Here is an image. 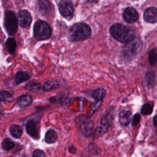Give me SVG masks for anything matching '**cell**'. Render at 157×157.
Here are the masks:
<instances>
[{
    "instance_id": "cell-13",
    "label": "cell",
    "mask_w": 157,
    "mask_h": 157,
    "mask_svg": "<svg viewBox=\"0 0 157 157\" xmlns=\"http://www.w3.org/2000/svg\"><path fill=\"white\" fill-rule=\"evenodd\" d=\"M37 6L40 13L43 15L48 14L51 10V4L48 0H39Z\"/></svg>"
},
{
    "instance_id": "cell-18",
    "label": "cell",
    "mask_w": 157,
    "mask_h": 157,
    "mask_svg": "<svg viewBox=\"0 0 157 157\" xmlns=\"http://www.w3.org/2000/svg\"><path fill=\"white\" fill-rule=\"evenodd\" d=\"M106 91L104 88H99L95 90L93 93V97L96 101H102V99L105 96Z\"/></svg>"
},
{
    "instance_id": "cell-29",
    "label": "cell",
    "mask_w": 157,
    "mask_h": 157,
    "mask_svg": "<svg viewBox=\"0 0 157 157\" xmlns=\"http://www.w3.org/2000/svg\"><path fill=\"white\" fill-rule=\"evenodd\" d=\"M140 117L139 114H135L132 118V124L133 126H136L139 124V123L140 122Z\"/></svg>"
},
{
    "instance_id": "cell-7",
    "label": "cell",
    "mask_w": 157,
    "mask_h": 157,
    "mask_svg": "<svg viewBox=\"0 0 157 157\" xmlns=\"http://www.w3.org/2000/svg\"><path fill=\"white\" fill-rule=\"evenodd\" d=\"M140 47V42L138 40H133L124 47L123 50L124 55L127 58H131L137 54Z\"/></svg>"
},
{
    "instance_id": "cell-19",
    "label": "cell",
    "mask_w": 157,
    "mask_h": 157,
    "mask_svg": "<svg viewBox=\"0 0 157 157\" xmlns=\"http://www.w3.org/2000/svg\"><path fill=\"white\" fill-rule=\"evenodd\" d=\"M9 130L11 135L15 138H20L23 133L21 128L17 124L11 125Z\"/></svg>"
},
{
    "instance_id": "cell-16",
    "label": "cell",
    "mask_w": 157,
    "mask_h": 157,
    "mask_svg": "<svg viewBox=\"0 0 157 157\" xmlns=\"http://www.w3.org/2000/svg\"><path fill=\"white\" fill-rule=\"evenodd\" d=\"M30 76L28 72L25 71H19L15 75V81L17 84H20L28 80Z\"/></svg>"
},
{
    "instance_id": "cell-11",
    "label": "cell",
    "mask_w": 157,
    "mask_h": 157,
    "mask_svg": "<svg viewBox=\"0 0 157 157\" xmlns=\"http://www.w3.org/2000/svg\"><path fill=\"white\" fill-rule=\"evenodd\" d=\"M26 131L27 134L31 137L37 139L39 138V133L36 123L33 121H29L26 125Z\"/></svg>"
},
{
    "instance_id": "cell-14",
    "label": "cell",
    "mask_w": 157,
    "mask_h": 157,
    "mask_svg": "<svg viewBox=\"0 0 157 157\" xmlns=\"http://www.w3.org/2000/svg\"><path fill=\"white\" fill-rule=\"evenodd\" d=\"M155 74L153 71H148L146 72L144 77L145 85L148 88H151L155 82Z\"/></svg>"
},
{
    "instance_id": "cell-15",
    "label": "cell",
    "mask_w": 157,
    "mask_h": 157,
    "mask_svg": "<svg viewBox=\"0 0 157 157\" xmlns=\"http://www.w3.org/2000/svg\"><path fill=\"white\" fill-rule=\"evenodd\" d=\"M58 139V134L55 130L49 129L47 131L45 135V141L47 144H53Z\"/></svg>"
},
{
    "instance_id": "cell-5",
    "label": "cell",
    "mask_w": 157,
    "mask_h": 157,
    "mask_svg": "<svg viewBox=\"0 0 157 157\" xmlns=\"http://www.w3.org/2000/svg\"><path fill=\"white\" fill-rule=\"evenodd\" d=\"M79 128L82 133L85 137H89L91 135L93 131L94 123L86 116H81L79 117Z\"/></svg>"
},
{
    "instance_id": "cell-20",
    "label": "cell",
    "mask_w": 157,
    "mask_h": 157,
    "mask_svg": "<svg viewBox=\"0 0 157 157\" xmlns=\"http://www.w3.org/2000/svg\"><path fill=\"white\" fill-rule=\"evenodd\" d=\"M59 84L56 80L48 81V82H46L44 84L42 88H43L44 91H51L52 90L58 88L59 87Z\"/></svg>"
},
{
    "instance_id": "cell-32",
    "label": "cell",
    "mask_w": 157,
    "mask_h": 157,
    "mask_svg": "<svg viewBox=\"0 0 157 157\" xmlns=\"http://www.w3.org/2000/svg\"><path fill=\"white\" fill-rule=\"evenodd\" d=\"M153 124L155 126H157V115L153 118Z\"/></svg>"
},
{
    "instance_id": "cell-33",
    "label": "cell",
    "mask_w": 157,
    "mask_h": 157,
    "mask_svg": "<svg viewBox=\"0 0 157 157\" xmlns=\"http://www.w3.org/2000/svg\"><path fill=\"white\" fill-rule=\"evenodd\" d=\"M88 2H91V3H96L98 2V0H86Z\"/></svg>"
},
{
    "instance_id": "cell-1",
    "label": "cell",
    "mask_w": 157,
    "mask_h": 157,
    "mask_svg": "<svg viewBox=\"0 0 157 157\" xmlns=\"http://www.w3.org/2000/svg\"><path fill=\"white\" fill-rule=\"evenodd\" d=\"M110 33L114 39L123 43H128L133 40L135 37L134 33L132 29L118 23L111 26Z\"/></svg>"
},
{
    "instance_id": "cell-4",
    "label": "cell",
    "mask_w": 157,
    "mask_h": 157,
    "mask_svg": "<svg viewBox=\"0 0 157 157\" xmlns=\"http://www.w3.org/2000/svg\"><path fill=\"white\" fill-rule=\"evenodd\" d=\"M4 26L9 34L13 35L16 33L18 28V21L12 12L8 11L6 13Z\"/></svg>"
},
{
    "instance_id": "cell-24",
    "label": "cell",
    "mask_w": 157,
    "mask_h": 157,
    "mask_svg": "<svg viewBox=\"0 0 157 157\" xmlns=\"http://www.w3.org/2000/svg\"><path fill=\"white\" fill-rule=\"evenodd\" d=\"M40 83L34 82V81H32L31 82H29L26 86L25 88L28 90H29L32 91H39L40 89Z\"/></svg>"
},
{
    "instance_id": "cell-27",
    "label": "cell",
    "mask_w": 157,
    "mask_h": 157,
    "mask_svg": "<svg viewBox=\"0 0 157 157\" xmlns=\"http://www.w3.org/2000/svg\"><path fill=\"white\" fill-rule=\"evenodd\" d=\"M10 96H11V94L9 91H4V90L1 91L0 97H1V101H4L7 100Z\"/></svg>"
},
{
    "instance_id": "cell-35",
    "label": "cell",
    "mask_w": 157,
    "mask_h": 157,
    "mask_svg": "<svg viewBox=\"0 0 157 157\" xmlns=\"http://www.w3.org/2000/svg\"><path fill=\"white\" fill-rule=\"evenodd\" d=\"M10 157H12V156H10Z\"/></svg>"
},
{
    "instance_id": "cell-2",
    "label": "cell",
    "mask_w": 157,
    "mask_h": 157,
    "mask_svg": "<svg viewBox=\"0 0 157 157\" xmlns=\"http://www.w3.org/2000/svg\"><path fill=\"white\" fill-rule=\"evenodd\" d=\"M91 34L90 28L85 23H79L72 26L69 31V36L71 40L78 41L88 38Z\"/></svg>"
},
{
    "instance_id": "cell-30",
    "label": "cell",
    "mask_w": 157,
    "mask_h": 157,
    "mask_svg": "<svg viewBox=\"0 0 157 157\" xmlns=\"http://www.w3.org/2000/svg\"><path fill=\"white\" fill-rule=\"evenodd\" d=\"M44 155V151L39 149L35 150L33 153V157H43Z\"/></svg>"
},
{
    "instance_id": "cell-28",
    "label": "cell",
    "mask_w": 157,
    "mask_h": 157,
    "mask_svg": "<svg viewBox=\"0 0 157 157\" xmlns=\"http://www.w3.org/2000/svg\"><path fill=\"white\" fill-rule=\"evenodd\" d=\"M101 103H102V101H96V102L91 104V110L92 113H94L100 107Z\"/></svg>"
},
{
    "instance_id": "cell-21",
    "label": "cell",
    "mask_w": 157,
    "mask_h": 157,
    "mask_svg": "<svg viewBox=\"0 0 157 157\" xmlns=\"http://www.w3.org/2000/svg\"><path fill=\"white\" fill-rule=\"evenodd\" d=\"M6 45L9 52L11 54H14L16 50V42L13 38H9L6 42Z\"/></svg>"
},
{
    "instance_id": "cell-25",
    "label": "cell",
    "mask_w": 157,
    "mask_h": 157,
    "mask_svg": "<svg viewBox=\"0 0 157 157\" xmlns=\"http://www.w3.org/2000/svg\"><path fill=\"white\" fill-rule=\"evenodd\" d=\"M153 111V107L150 104H145L141 108V112L143 115H147L151 113Z\"/></svg>"
},
{
    "instance_id": "cell-17",
    "label": "cell",
    "mask_w": 157,
    "mask_h": 157,
    "mask_svg": "<svg viewBox=\"0 0 157 157\" xmlns=\"http://www.w3.org/2000/svg\"><path fill=\"white\" fill-rule=\"evenodd\" d=\"M33 102V98L30 95L25 94L21 96L18 101V104L21 107H27L31 104Z\"/></svg>"
},
{
    "instance_id": "cell-10",
    "label": "cell",
    "mask_w": 157,
    "mask_h": 157,
    "mask_svg": "<svg viewBox=\"0 0 157 157\" xmlns=\"http://www.w3.org/2000/svg\"><path fill=\"white\" fill-rule=\"evenodd\" d=\"M144 18L148 23L156 22L157 21V9L155 7L147 9L144 13Z\"/></svg>"
},
{
    "instance_id": "cell-26",
    "label": "cell",
    "mask_w": 157,
    "mask_h": 157,
    "mask_svg": "<svg viewBox=\"0 0 157 157\" xmlns=\"http://www.w3.org/2000/svg\"><path fill=\"white\" fill-rule=\"evenodd\" d=\"M88 150L89 153L91 155H97L98 153V147L93 142L89 144L88 146Z\"/></svg>"
},
{
    "instance_id": "cell-23",
    "label": "cell",
    "mask_w": 157,
    "mask_h": 157,
    "mask_svg": "<svg viewBox=\"0 0 157 157\" xmlns=\"http://www.w3.org/2000/svg\"><path fill=\"white\" fill-rule=\"evenodd\" d=\"M148 60L151 65H155L157 63V50L153 48L149 53Z\"/></svg>"
},
{
    "instance_id": "cell-8",
    "label": "cell",
    "mask_w": 157,
    "mask_h": 157,
    "mask_svg": "<svg viewBox=\"0 0 157 157\" xmlns=\"http://www.w3.org/2000/svg\"><path fill=\"white\" fill-rule=\"evenodd\" d=\"M123 18L127 23H134L138 19V13L132 7H127L123 12Z\"/></svg>"
},
{
    "instance_id": "cell-9",
    "label": "cell",
    "mask_w": 157,
    "mask_h": 157,
    "mask_svg": "<svg viewBox=\"0 0 157 157\" xmlns=\"http://www.w3.org/2000/svg\"><path fill=\"white\" fill-rule=\"evenodd\" d=\"M18 20L22 27H26L30 25L32 18L30 13L26 10H21L18 13Z\"/></svg>"
},
{
    "instance_id": "cell-12",
    "label": "cell",
    "mask_w": 157,
    "mask_h": 157,
    "mask_svg": "<svg viewBox=\"0 0 157 157\" xmlns=\"http://www.w3.org/2000/svg\"><path fill=\"white\" fill-rule=\"evenodd\" d=\"M131 119V112L129 110H121L119 113V121L121 125L128 126Z\"/></svg>"
},
{
    "instance_id": "cell-22",
    "label": "cell",
    "mask_w": 157,
    "mask_h": 157,
    "mask_svg": "<svg viewBox=\"0 0 157 157\" xmlns=\"http://www.w3.org/2000/svg\"><path fill=\"white\" fill-rule=\"evenodd\" d=\"M15 147V143L10 139L6 138L2 142V148L6 151L12 150Z\"/></svg>"
},
{
    "instance_id": "cell-34",
    "label": "cell",
    "mask_w": 157,
    "mask_h": 157,
    "mask_svg": "<svg viewBox=\"0 0 157 157\" xmlns=\"http://www.w3.org/2000/svg\"><path fill=\"white\" fill-rule=\"evenodd\" d=\"M69 157H72V156H69Z\"/></svg>"
},
{
    "instance_id": "cell-3",
    "label": "cell",
    "mask_w": 157,
    "mask_h": 157,
    "mask_svg": "<svg viewBox=\"0 0 157 157\" xmlns=\"http://www.w3.org/2000/svg\"><path fill=\"white\" fill-rule=\"evenodd\" d=\"M52 30L50 26L44 21L39 20L34 26V34L39 40H45L50 37Z\"/></svg>"
},
{
    "instance_id": "cell-6",
    "label": "cell",
    "mask_w": 157,
    "mask_h": 157,
    "mask_svg": "<svg viewBox=\"0 0 157 157\" xmlns=\"http://www.w3.org/2000/svg\"><path fill=\"white\" fill-rule=\"evenodd\" d=\"M60 13L67 19H71L74 15V7L71 1L63 0L59 4Z\"/></svg>"
},
{
    "instance_id": "cell-31",
    "label": "cell",
    "mask_w": 157,
    "mask_h": 157,
    "mask_svg": "<svg viewBox=\"0 0 157 157\" xmlns=\"http://www.w3.org/2000/svg\"><path fill=\"white\" fill-rule=\"evenodd\" d=\"M68 150H69V153H72V154H74V153L76 152V148H75V147L73 145H71V146L69 147Z\"/></svg>"
}]
</instances>
